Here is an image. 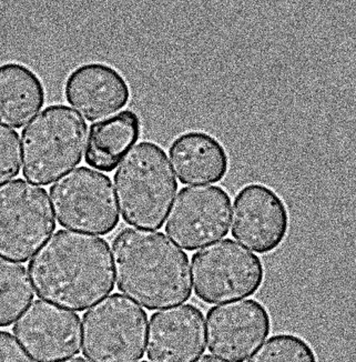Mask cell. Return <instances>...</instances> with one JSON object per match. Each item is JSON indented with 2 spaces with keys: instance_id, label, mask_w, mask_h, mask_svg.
Instances as JSON below:
<instances>
[{
  "instance_id": "obj_19",
  "label": "cell",
  "mask_w": 356,
  "mask_h": 362,
  "mask_svg": "<svg viewBox=\"0 0 356 362\" xmlns=\"http://www.w3.org/2000/svg\"><path fill=\"white\" fill-rule=\"evenodd\" d=\"M248 362H319L314 349L302 337L279 334L268 338Z\"/></svg>"
},
{
  "instance_id": "obj_18",
  "label": "cell",
  "mask_w": 356,
  "mask_h": 362,
  "mask_svg": "<svg viewBox=\"0 0 356 362\" xmlns=\"http://www.w3.org/2000/svg\"><path fill=\"white\" fill-rule=\"evenodd\" d=\"M34 297L26 268L0 259V328L13 325Z\"/></svg>"
},
{
  "instance_id": "obj_17",
  "label": "cell",
  "mask_w": 356,
  "mask_h": 362,
  "mask_svg": "<svg viewBox=\"0 0 356 362\" xmlns=\"http://www.w3.org/2000/svg\"><path fill=\"white\" fill-rule=\"evenodd\" d=\"M46 90L42 79L20 62L0 65V124L19 129L44 107Z\"/></svg>"
},
{
  "instance_id": "obj_15",
  "label": "cell",
  "mask_w": 356,
  "mask_h": 362,
  "mask_svg": "<svg viewBox=\"0 0 356 362\" xmlns=\"http://www.w3.org/2000/svg\"><path fill=\"white\" fill-rule=\"evenodd\" d=\"M169 157L184 185L217 184L229 171V155L215 136L190 130L173 139Z\"/></svg>"
},
{
  "instance_id": "obj_14",
  "label": "cell",
  "mask_w": 356,
  "mask_h": 362,
  "mask_svg": "<svg viewBox=\"0 0 356 362\" xmlns=\"http://www.w3.org/2000/svg\"><path fill=\"white\" fill-rule=\"evenodd\" d=\"M64 93L68 104L89 122L116 114L131 97L126 78L104 62H87L75 68L66 79Z\"/></svg>"
},
{
  "instance_id": "obj_13",
  "label": "cell",
  "mask_w": 356,
  "mask_h": 362,
  "mask_svg": "<svg viewBox=\"0 0 356 362\" xmlns=\"http://www.w3.org/2000/svg\"><path fill=\"white\" fill-rule=\"evenodd\" d=\"M206 351V322L201 309L181 305L150 318L147 357L151 362H194Z\"/></svg>"
},
{
  "instance_id": "obj_8",
  "label": "cell",
  "mask_w": 356,
  "mask_h": 362,
  "mask_svg": "<svg viewBox=\"0 0 356 362\" xmlns=\"http://www.w3.org/2000/svg\"><path fill=\"white\" fill-rule=\"evenodd\" d=\"M52 208L61 227L106 235L118 227L112 179L87 167L69 171L50 187Z\"/></svg>"
},
{
  "instance_id": "obj_24",
  "label": "cell",
  "mask_w": 356,
  "mask_h": 362,
  "mask_svg": "<svg viewBox=\"0 0 356 362\" xmlns=\"http://www.w3.org/2000/svg\"><path fill=\"white\" fill-rule=\"evenodd\" d=\"M141 362H148V361H141Z\"/></svg>"
},
{
  "instance_id": "obj_7",
  "label": "cell",
  "mask_w": 356,
  "mask_h": 362,
  "mask_svg": "<svg viewBox=\"0 0 356 362\" xmlns=\"http://www.w3.org/2000/svg\"><path fill=\"white\" fill-rule=\"evenodd\" d=\"M194 293L208 305L256 295L264 282V266L256 255L231 239L218 241L191 258Z\"/></svg>"
},
{
  "instance_id": "obj_12",
  "label": "cell",
  "mask_w": 356,
  "mask_h": 362,
  "mask_svg": "<svg viewBox=\"0 0 356 362\" xmlns=\"http://www.w3.org/2000/svg\"><path fill=\"white\" fill-rule=\"evenodd\" d=\"M13 332L35 362L57 361L81 352V317L54 303L34 301Z\"/></svg>"
},
{
  "instance_id": "obj_20",
  "label": "cell",
  "mask_w": 356,
  "mask_h": 362,
  "mask_svg": "<svg viewBox=\"0 0 356 362\" xmlns=\"http://www.w3.org/2000/svg\"><path fill=\"white\" fill-rule=\"evenodd\" d=\"M20 163L18 132L0 124V185L18 176Z\"/></svg>"
},
{
  "instance_id": "obj_23",
  "label": "cell",
  "mask_w": 356,
  "mask_h": 362,
  "mask_svg": "<svg viewBox=\"0 0 356 362\" xmlns=\"http://www.w3.org/2000/svg\"><path fill=\"white\" fill-rule=\"evenodd\" d=\"M57 362H88L87 360L85 359V358L83 357H73L69 358V359H64L60 360V361Z\"/></svg>"
},
{
  "instance_id": "obj_11",
  "label": "cell",
  "mask_w": 356,
  "mask_h": 362,
  "mask_svg": "<svg viewBox=\"0 0 356 362\" xmlns=\"http://www.w3.org/2000/svg\"><path fill=\"white\" fill-rule=\"evenodd\" d=\"M270 332V313L254 299L212 307L207 313L208 349L227 361L244 362Z\"/></svg>"
},
{
  "instance_id": "obj_4",
  "label": "cell",
  "mask_w": 356,
  "mask_h": 362,
  "mask_svg": "<svg viewBox=\"0 0 356 362\" xmlns=\"http://www.w3.org/2000/svg\"><path fill=\"white\" fill-rule=\"evenodd\" d=\"M87 124L66 105H52L35 117L21 132L23 175L48 186L81 163Z\"/></svg>"
},
{
  "instance_id": "obj_16",
  "label": "cell",
  "mask_w": 356,
  "mask_h": 362,
  "mask_svg": "<svg viewBox=\"0 0 356 362\" xmlns=\"http://www.w3.org/2000/svg\"><path fill=\"white\" fill-rule=\"evenodd\" d=\"M141 119L131 109L93 122L85 143V161L91 168L112 173L141 136Z\"/></svg>"
},
{
  "instance_id": "obj_10",
  "label": "cell",
  "mask_w": 356,
  "mask_h": 362,
  "mask_svg": "<svg viewBox=\"0 0 356 362\" xmlns=\"http://www.w3.org/2000/svg\"><path fill=\"white\" fill-rule=\"evenodd\" d=\"M290 215L287 204L271 187L245 185L233 202V238L260 255L270 254L287 238Z\"/></svg>"
},
{
  "instance_id": "obj_21",
  "label": "cell",
  "mask_w": 356,
  "mask_h": 362,
  "mask_svg": "<svg viewBox=\"0 0 356 362\" xmlns=\"http://www.w3.org/2000/svg\"><path fill=\"white\" fill-rule=\"evenodd\" d=\"M0 362H34L27 355L13 334L0 332Z\"/></svg>"
},
{
  "instance_id": "obj_9",
  "label": "cell",
  "mask_w": 356,
  "mask_h": 362,
  "mask_svg": "<svg viewBox=\"0 0 356 362\" xmlns=\"http://www.w3.org/2000/svg\"><path fill=\"white\" fill-rule=\"evenodd\" d=\"M231 198L219 186L184 187L169 212L165 233L188 251L225 238L229 233Z\"/></svg>"
},
{
  "instance_id": "obj_22",
  "label": "cell",
  "mask_w": 356,
  "mask_h": 362,
  "mask_svg": "<svg viewBox=\"0 0 356 362\" xmlns=\"http://www.w3.org/2000/svg\"><path fill=\"white\" fill-rule=\"evenodd\" d=\"M194 362H225L223 360L218 359V358L213 357V356L206 355L200 359L196 360Z\"/></svg>"
},
{
  "instance_id": "obj_2",
  "label": "cell",
  "mask_w": 356,
  "mask_h": 362,
  "mask_svg": "<svg viewBox=\"0 0 356 362\" xmlns=\"http://www.w3.org/2000/svg\"><path fill=\"white\" fill-rule=\"evenodd\" d=\"M112 259L119 291L148 310L191 297L188 255L165 233L124 228L112 241Z\"/></svg>"
},
{
  "instance_id": "obj_6",
  "label": "cell",
  "mask_w": 356,
  "mask_h": 362,
  "mask_svg": "<svg viewBox=\"0 0 356 362\" xmlns=\"http://www.w3.org/2000/svg\"><path fill=\"white\" fill-rule=\"evenodd\" d=\"M56 229L49 197L23 179L0 186V258L28 262Z\"/></svg>"
},
{
  "instance_id": "obj_5",
  "label": "cell",
  "mask_w": 356,
  "mask_h": 362,
  "mask_svg": "<svg viewBox=\"0 0 356 362\" xmlns=\"http://www.w3.org/2000/svg\"><path fill=\"white\" fill-rule=\"evenodd\" d=\"M148 315L114 293L83 317V354L90 362H137L145 355Z\"/></svg>"
},
{
  "instance_id": "obj_1",
  "label": "cell",
  "mask_w": 356,
  "mask_h": 362,
  "mask_svg": "<svg viewBox=\"0 0 356 362\" xmlns=\"http://www.w3.org/2000/svg\"><path fill=\"white\" fill-rule=\"evenodd\" d=\"M28 272L39 298L78 313L114 288L109 243L88 233L57 231L34 255Z\"/></svg>"
},
{
  "instance_id": "obj_3",
  "label": "cell",
  "mask_w": 356,
  "mask_h": 362,
  "mask_svg": "<svg viewBox=\"0 0 356 362\" xmlns=\"http://www.w3.org/2000/svg\"><path fill=\"white\" fill-rule=\"evenodd\" d=\"M114 180L124 223L146 230L162 228L178 182L161 146L153 141L134 146L119 163Z\"/></svg>"
}]
</instances>
